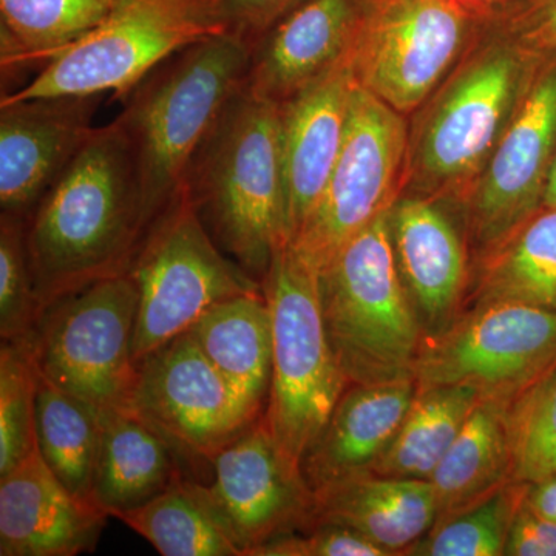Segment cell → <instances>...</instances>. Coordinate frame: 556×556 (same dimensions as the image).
I'll return each mask as SVG.
<instances>
[{
    "label": "cell",
    "instance_id": "1",
    "mask_svg": "<svg viewBox=\"0 0 556 556\" xmlns=\"http://www.w3.org/2000/svg\"><path fill=\"white\" fill-rule=\"evenodd\" d=\"M146 232L137 161L116 116L91 130L25 218L40 316L65 295L129 273Z\"/></svg>",
    "mask_w": 556,
    "mask_h": 556
},
{
    "label": "cell",
    "instance_id": "2",
    "mask_svg": "<svg viewBox=\"0 0 556 556\" xmlns=\"http://www.w3.org/2000/svg\"><path fill=\"white\" fill-rule=\"evenodd\" d=\"M546 60L486 14L477 40L408 118L404 192L457 212Z\"/></svg>",
    "mask_w": 556,
    "mask_h": 556
},
{
    "label": "cell",
    "instance_id": "3",
    "mask_svg": "<svg viewBox=\"0 0 556 556\" xmlns=\"http://www.w3.org/2000/svg\"><path fill=\"white\" fill-rule=\"evenodd\" d=\"M182 192L215 243L262 281L288 243L278 102L236 91L197 150Z\"/></svg>",
    "mask_w": 556,
    "mask_h": 556
},
{
    "label": "cell",
    "instance_id": "4",
    "mask_svg": "<svg viewBox=\"0 0 556 556\" xmlns=\"http://www.w3.org/2000/svg\"><path fill=\"white\" fill-rule=\"evenodd\" d=\"M251 51L219 33L161 62L124 98L118 118L137 161L148 229L181 192L197 150L247 83Z\"/></svg>",
    "mask_w": 556,
    "mask_h": 556
},
{
    "label": "cell",
    "instance_id": "5",
    "mask_svg": "<svg viewBox=\"0 0 556 556\" xmlns=\"http://www.w3.org/2000/svg\"><path fill=\"white\" fill-rule=\"evenodd\" d=\"M321 317L350 383L413 376L424 329L399 277L387 214L317 273Z\"/></svg>",
    "mask_w": 556,
    "mask_h": 556
},
{
    "label": "cell",
    "instance_id": "6",
    "mask_svg": "<svg viewBox=\"0 0 556 556\" xmlns=\"http://www.w3.org/2000/svg\"><path fill=\"white\" fill-rule=\"evenodd\" d=\"M262 285L273 317V376L263 422L300 470L350 382L329 345L316 270L283 243Z\"/></svg>",
    "mask_w": 556,
    "mask_h": 556
},
{
    "label": "cell",
    "instance_id": "7",
    "mask_svg": "<svg viewBox=\"0 0 556 556\" xmlns=\"http://www.w3.org/2000/svg\"><path fill=\"white\" fill-rule=\"evenodd\" d=\"M138 288L135 362L188 332L223 300L262 291V281L215 243L179 192L150 225L129 269Z\"/></svg>",
    "mask_w": 556,
    "mask_h": 556
},
{
    "label": "cell",
    "instance_id": "8",
    "mask_svg": "<svg viewBox=\"0 0 556 556\" xmlns=\"http://www.w3.org/2000/svg\"><path fill=\"white\" fill-rule=\"evenodd\" d=\"M219 33L217 0H115L97 30L3 97L124 100L161 62Z\"/></svg>",
    "mask_w": 556,
    "mask_h": 556
},
{
    "label": "cell",
    "instance_id": "9",
    "mask_svg": "<svg viewBox=\"0 0 556 556\" xmlns=\"http://www.w3.org/2000/svg\"><path fill=\"white\" fill-rule=\"evenodd\" d=\"M486 14L459 0H361L348 53L354 79L409 118L477 40Z\"/></svg>",
    "mask_w": 556,
    "mask_h": 556
},
{
    "label": "cell",
    "instance_id": "10",
    "mask_svg": "<svg viewBox=\"0 0 556 556\" xmlns=\"http://www.w3.org/2000/svg\"><path fill=\"white\" fill-rule=\"evenodd\" d=\"M138 288L130 273L65 295L43 311L30 338L40 375L101 408H129Z\"/></svg>",
    "mask_w": 556,
    "mask_h": 556
},
{
    "label": "cell",
    "instance_id": "11",
    "mask_svg": "<svg viewBox=\"0 0 556 556\" xmlns=\"http://www.w3.org/2000/svg\"><path fill=\"white\" fill-rule=\"evenodd\" d=\"M408 130V116L356 84L334 169L309 217L289 241L316 273L404 192Z\"/></svg>",
    "mask_w": 556,
    "mask_h": 556
},
{
    "label": "cell",
    "instance_id": "12",
    "mask_svg": "<svg viewBox=\"0 0 556 556\" xmlns=\"http://www.w3.org/2000/svg\"><path fill=\"white\" fill-rule=\"evenodd\" d=\"M556 369V311L521 303L470 306L424 336L417 387L460 386L517 401Z\"/></svg>",
    "mask_w": 556,
    "mask_h": 556
},
{
    "label": "cell",
    "instance_id": "13",
    "mask_svg": "<svg viewBox=\"0 0 556 556\" xmlns=\"http://www.w3.org/2000/svg\"><path fill=\"white\" fill-rule=\"evenodd\" d=\"M137 365L129 408L170 445L179 463L208 466L257 420L189 331Z\"/></svg>",
    "mask_w": 556,
    "mask_h": 556
},
{
    "label": "cell",
    "instance_id": "14",
    "mask_svg": "<svg viewBox=\"0 0 556 556\" xmlns=\"http://www.w3.org/2000/svg\"><path fill=\"white\" fill-rule=\"evenodd\" d=\"M555 164L556 58H547L457 208L471 263L543 207Z\"/></svg>",
    "mask_w": 556,
    "mask_h": 556
},
{
    "label": "cell",
    "instance_id": "15",
    "mask_svg": "<svg viewBox=\"0 0 556 556\" xmlns=\"http://www.w3.org/2000/svg\"><path fill=\"white\" fill-rule=\"evenodd\" d=\"M208 467L212 479L204 486L241 556L314 526L316 496L278 448L263 416L219 450Z\"/></svg>",
    "mask_w": 556,
    "mask_h": 556
},
{
    "label": "cell",
    "instance_id": "16",
    "mask_svg": "<svg viewBox=\"0 0 556 556\" xmlns=\"http://www.w3.org/2000/svg\"><path fill=\"white\" fill-rule=\"evenodd\" d=\"M388 237L424 336L447 327L464 308L471 251L459 214L444 203L402 192L387 212Z\"/></svg>",
    "mask_w": 556,
    "mask_h": 556
},
{
    "label": "cell",
    "instance_id": "17",
    "mask_svg": "<svg viewBox=\"0 0 556 556\" xmlns=\"http://www.w3.org/2000/svg\"><path fill=\"white\" fill-rule=\"evenodd\" d=\"M102 94L0 100V208L27 218L94 129Z\"/></svg>",
    "mask_w": 556,
    "mask_h": 556
},
{
    "label": "cell",
    "instance_id": "18",
    "mask_svg": "<svg viewBox=\"0 0 556 556\" xmlns=\"http://www.w3.org/2000/svg\"><path fill=\"white\" fill-rule=\"evenodd\" d=\"M356 84L345 56L280 104L288 243L298 236L331 177L345 141Z\"/></svg>",
    "mask_w": 556,
    "mask_h": 556
},
{
    "label": "cell",
    "instance_id": "19",
    "mask_svg": "<svg viewBox=\"0 0 556 556\" xmlns=\"http://www.w3.org/2000/svg\"><path fill=\"white\" fill-rule=\"evenodd\" d=\"M109 515L70 492L38 442L0 477V555L75 556L93 551Z\"/></svg>",
    "mask_w": 556,
    "mask_h": 556
},
{
    "label": "cell",
    "instance_id": "20",
    "mask_svg": "<svg viewBox=\"0 0 556 556\" xmlns=\"http://www.w3.org/2000/svg\"><path fill=\"white\" fill-rule=\"evenodd\" d=\"M361 0H306L251 51L249 91L285 102L350 53Z\"/></svg>",
    "mask_w": 556,
    "mask_h": 556
},
{
    "label": "cell",
    "instance_id": "21",
    "mask_svg": "<svg viewBox=\"0 0 556 556\" xmlns=\"http://www.w3.org/2000/svg\"><path fill=\"white\" fill-rule=\"evenodd\" d=\"M417 391L413 376L350 383L327 426L303 457V479L313 492L371 473L396 437Z\"/></svg>",
    "mask_w": 556,
    "mask_h": 556
},
{
    "label": "cell",
    "instance_id": "22",
    "mask_svg": "<svg viewBox=\"0 0 556 556\" xmlns=\"http://www.w3.org/2000/svg\"><path fill=\"white\" fill-rule=\"evenodd\" d=\"M314 526L329 522L368 538L388 556L405 555L437 522L430 481L365 473L314 492Z\"/></svg>",
    "mask_w": 556,
    "mask_h": 556
},
{
    "label": "cell",
    "instance_id": "23",
    "mask_svg": "<svg viewBox=\"0 0 556 556\" xmlns=\"http://www.w3.org/2000/svg\"><path fill=\"white\" fill-rule=\"evenodd\" d=\"M514 402L504 397L479 399L430 478L438 503L434 526L515 482L510 433Z\"/></svg>",
    "mask_w": 556,
    "mask_h": 556
},
{
    "label": "cell",
    "instance_id": "24",
    "mask_svg": "<svg viewBox=\"0 0 556 556\" xmlns=\"http://www.w3.org/2000/svg\"><path fill=\"white\" fill-rule=\"evenodd\" d=\"M189 332L251 415L262 417L273 376V317L265 291L223 300Z\"/></svg>",
    "mask_w": 556,
    "mask_h": 556
},
{
    "label": "cell",
    "instance_id": "25",
    "mask_svg": "<svg viewBox=\"0 0 556 556\" xmlns=\"http://www.w3.org/2000/svg\"><path fill=\"white\" fill-rule=\"evenodd\" d=\"M101 417L93 503L118 519L182 477L181 467L170 445L130 408H101Z\"/></svg>",
    "mask_w": 556,
    "mask_h": 556
},
{
    "label": "cell",
    "instance_id": "26",
    "mask_svg": "<svg viewBox=\"0 0 556 556\" xmlns=\"http://www.w3.org/2000/svg\"><path fill=\"white\" fill-rule=\"evenodd\" d=\"M493 302L556 311V206L538 208L473 260L463 311Z\"/></svg>",
    "mask_w": 556,
    "mask_h": 556
},
{
    "label": "cell",
    "instance_id": "27",
    "mask_svg": "<svg viewBox=\"0 0 556 556\" xmlns=\"http://www.w3.org/2000/svg\"><path fill=\"white\" fill-rule=\"evenodd\" d=\"M115 0H0L2 78L36 75L89 36Z\"/></svg>",
    "mask_w": 556,
    "mask_h": 556
},
{
    "label": "cell",
    "instance_id": "28",
    "mask_svg": "<svg viewBox=\"0 0 556 556\" xmlns=\"http://www.w3.org/2000/svg\"><path fill=\"white\" fill-rule=\"evenodd\" d=\"M481 397L468 387H417L396 437L371 473L430 481Z\"/></svg>",
    "mask_w": 556,
    "mask_h": 556
},
{
    "label": "cell",
    "instance_id": "29",
    "mask_svg": "<svg viewBox=\"0 0 556 556\" xmlns=\"http://www.w3.org/2000/svg\"><path fill=\"white\" fill-rule=\"evenodd\" d=\"M163 556H241L203 482L179 477L118 518Z\"/></svg>",
    "mask_w": 556,
    "mask_h": 556
},
{
    "label": "cell",
    "instance_id": "30",
    "mask_svg": "<svg viewBox=\"0 0 556 556\" xmlns=\"http://www.w3.org/2000/svg\"><path fill=\"white\" fill-rule=\"evenodd\" d=\"M101 433V407L67 393L39 372L36 442L40 455L70 492L91 503Z\"/></svg>",
    "mask_w": 556,
    "mask_h": 556
},
{
    "label": "cell",
    "instance_id": "31",
    "mask_svg": "<svg viewBox=\"0 0 556 556\" xmlns=\"http://www.w3.org/2000/svg\"><path fill=\"white\" fill-rule=\"evenodd\" d=\"M527 482H511L478 503L431 527L405 555L501 556L508 532L525 501Z\"/></svg>",
    "mask_w": 556,
    "mask_h": 556
},
{
    "label": "cell",
    "instance_id": "32",
    "mask_svg": "<svg viewBox=\"0 0 556 556\" xmlns=\"http://www.w3.org/2000/svg\"><path fill=\"white\" fill-rule=\"evenodd\" d=\"M39 369L30 338L2 340L0 348V477L36 445Z\"/></svg>",
    "mask_w": 556,
    "mask_h": 556
},
{
    "label": "cell",
    "instance_id": "33",
    "mask_svg": "<svg viewBox=\"0 0 556 556\" xmlns=\"http://www.w3.org/2000/svg\"><path fill=\"white\" fill-rule=\"evenodd\" d=\"M510 433L515 482L556 473V369L514 402Z\"/></svg>",
    "mask_w": 556,
    "mask_h": 556
},
{
    "label": "cell",
    "instance_id": "34",
    "mask_svg": "<svg viewBox=\"0 0 556 556\" xmlns=\"http://www.w3.org/2000/svg\"><path fill=\"white\" fill-rule=\"evenodd\" d=\"M39 317L25 218L0 214V338H27Z\"/></svg>",
    "mask_w": 556,
    "mask_h": 556
},
{
    "label": "cell",
    "instance_id": "35",
    "mask_svg": "<svg viewBox=\"0 0 556 556\" xmlns=\"http://www.w3.org/2000/svg\"><path fill=\"white\" fill-rule=\"evenodd\" d=\"M251 556H388L375 543L348 527L318 522L302 535L273 538Z\"/></svg>",
    "mask_w": 556,
    "mask_h": 556
},
{
    "label": "cell",
    "instance_id": "36",
    "mask_svg": "<svg viewBox=\"0 0 556 556\" xmlns=\"http://www.w3.org/2000/svg\"><path fill=\"white\" fill-rule=\"evenodd\" d=\"M489 17L527 49L556 58V0H510Z\"/></svg>",
    "mask_w": 556,
    "mask_h": 556
},
{
    "label": "cell",
    "instance_id": "37",
    "mask_svg": "<svg viewBox=\"0 0 556 556\" xmlns=\"http://www.w3.org/2000/svg\"><path fill=\"white\" fill-rule=\"evenodd\" d=\"M306 0H217L223 33L243 40L251 50Z\"/></svg>",
    "mask_w": 556,
    "mask_h": 556
},
{
    "label": "cell",
    "instance_id": "38",
    "mask_svg": "<svg viewBox=\"0 0 556 556\" xmlns=\"http://www.w3.org/2000/svg\"><path fill=\"white\" fill-rule=\"evenodd\" d=\"M504 556H556V522L525 506L515 515Z\"/></svg>",
    "mask_w": 556,
    "mask_h": 556
},
{
    "label": "cell",
    "instance_id": "39",
    "mask_svg": "<svg viewBox=\"0 0 556 556\" xmlns=\"http://www.w3.org/2000/svg\"><path fill=\"white\" fill-rule=\"evenodd\" d=\"M525 506L556 522V473L541 481L527 482Z\"/></svg>",
    "mask_w": 556,
    "mask_h": 556
},
{
    "label": "cell",
    "instance_id": "40",
    "mask_svg": "<svg viewBox=\"0 0 556 556\" xmlns=\"http://www.w3.org/2000/svg\"><path fill=\"white\" fill-rule=\"evenodd\" d=\"M459 2L466 3L467 7H471V9H477L479 11H484V13H490L492 10L500 9V7L506 5V3L510 2V0H459Z\"/></svg>",
    "mask_w": 556,
    "mask_h": 556
},
{
    "label": "cell",
    "instance_id": "41",
    "mask_svg": "<svg viewBox=\"0 0 556 556\" xmlns=\"http://www.w3.org/2000/svg\"><path fill=\"white\" fill-rule=\"evenodd\" d=\"M543 206H556V164L554 174H552L551 182H548L546 199H544Z\"/></svg>",
    "mask_w": 556,
    "mask_h": 556
}]
</instances>
